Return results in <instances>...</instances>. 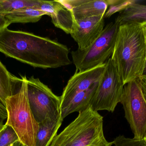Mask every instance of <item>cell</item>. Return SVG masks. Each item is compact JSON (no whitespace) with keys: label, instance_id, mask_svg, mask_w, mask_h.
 <instances>
[{"label":"cell","instance_id":"1","mask_svg":"<svg viewBox=\"0 0 146 146\" xmlns=\"http://www.w3.org/2000/svg\"><path fill=\"white\" fill-rule=\"evenodd\" d=\"M0 52L35 68L56 69L72 64L70 50L56 40L8 28L0 32Z\"/></svg>","mask_w":146,"mask_h":146},{"label":"cell","instance_id":"2","mask_svg":"<svg viewBox=\"0 0 146 146\" xmlns=\"http://www.w3.org/2000/svg\"><path fill=\"white\" fill-rule=\"evenodd\" d=\"M111 60L124 85L142 76L146 61L143 25L127 22L119 26Z\"/></svg>","mask_w":146,"mask_h":146},{"label":"cell","instance_id":"3","mask_svg":"<svg viewBox=\"0 0 146 146\" xmlns=\"http://www.w3.org/2000/svg\"><path fill=\"white\" fill-rule=\"evenodd\" d=\"M104 134L103 117L91 106L53 140L50 146H112Z\"/></svg>","mask_w":146,"mask_h":146},{"label":"cell","instance_id":"4","mask_svg":"<svg viewBox=\"0 0 146 146\" xmlns=\"http://www.w3.org/2000/svg\"><path fill=\"white\" fill-rule=\"evenodd\" d=\"M19 91L5 101L7 119L5 125L11 127L22 145L36 146L38 123L33 116L28 100L27 78L21 77Z\"/></svg>","mask_w":146,"mask_h":146},{"label":"cell","instance_id":"5","mask_svg":"<svg viewBox=\"0 0 146 146\" xmlns=\"http://www.w3.org/2000/svg\"><path fill=\"white\" fill-rule=\"evenodd\" d=\"M119 26L111 22L106 25L98 38L85 49L71 52L76 72L91 69L105 63L111 56L118 33Z\"/></svg>","mask_w":146,"mask_h":146},{"label":"cell","instance_id":"6","mask_svg":"<svg viewBox=\"0 0 146 146\" xmlns=\"http://www.w3.org/2000/svg\"><path fill=\"white\" fill-rule=\"evenodd\" d=\"M124 85L115 65L110 58L106 62L90 106L98 112L104 110L114 112L121 103Z\"/></svg>","mask_w":146,"mask_h":146},{"label":"cell","instance_id":"7","mask_svg":"<svg viewBox=\"0 0 146 146\" xmlns=\"http://www.w3.org/2000/svg\"><path fill=\"white\" fill-rule=\"evenodd\" d=\"M134 139L143 140L146 133V100L138 79L124 85L121 103Z\"/></svg>","mask_w":146,"mask_h":146},{"label":"cell","instance_id":"8","mask_svg":"<svg viewBox=\"0 0 146 146\" xmlns=\"http://www.w3.org/2000/svg\"><path fill=\"white\" fill-rule=\"evenodd\" d=\"M27 90L31 109L38 123L61 115L60 97L56 95L39 79L33 76L27 79Z\"/></svg>","mask_w":146,"mask_h":146},{"label":"cell","instance_id":"9","mask_svg":"<svg viewBox=\"0 0 146 146\" xmlns=\"http://www.w3.org/2000/svg\"><path fill=\"white\" fill-rule=\"evenodd\" d=\"M104 16L75 19L71 36L78 45V49L83 50L92 44L104 28Z\"/></svg>","mask_w":146,"mask_h":146},{"label":"cell","instance_id":"10","mask_svg":"<svg viewBox=\"0 0 146 146\" xmlns=\"http://www.w3.org/2000/svg\"><path fill=\"white\" fill-rule=\"evenodd\" d=\"M106 63L88 70L75 72L64 88L60 96L61 100L77 93L86 91L98 82L104 71Z\"/></svg>","mask_w":146,"mask_h":146},{"label":"cell","instance_id":"11","mask_svg":"<svg viewBox=\"0 0 146 146\" xmlns=\"http://www.w3.org/2000/svg\"><path fill=\"white\" fill-rule=\"evenodd\" d=\"M34 8L50 16L52 22L56 27L61 29L67 34H70L74 17L72 10L60 1H40L39 5Z\"/></svg>","mask_w":146,"mask_h":146},{"label":"cell","instance_id":"12","mask_svg":"<svg viewBox=\"0 0 146 146\" xmlns=\"http://www.w3.org/2000/svg\"><path fill=\"white\" fill-rule=\"evenodd\" d=\"M60 1L72 10L76 19L104 16L109 6L108 0H62Z\"/></svg>","mask_w":146,"mask_h":146},{"label":"cell","instance_id":"13","mask_svg":"<svg viewBox=\"0 0 146 146\" xmlns=\"http://www.w3.org/2000/svg\"><path fill=\"white\" fill-rule=\"evenodd\" d=\"M98 82L86 91L77 93L67 98L61 100V113L63 119L72 113H80L90 107Z\"/></svg>","mask_w":146,"mask_h":146},{"label":"cell","instance_id":"14","mask_svg":"<svg viewBox=\"0 0 146 146\" xmlns=\"http://www.w3.org/2000/svg\"><path fill=\"white\" fill-rule=\"evenodd\" d=\"M61 115L55 118H47L38 123L36 146H50L63 122Z\"/></svg>","mask_w":146,"mask_h":146},{"label":"cell","instance_id":"15","mask_svg":"<svg viewBox=\"0 0 146 146\" xmlns=\"http://www.w3.org/2000/svg\"><path fill=\"white\" fill-rule=\"evenodd\" d=\"M21 79L13 75L0 61V102L5 107V101L15 94V86L20 85Z\"/></svg>","mask_w":146,"mask_h":146},{"label":"cell","instance_id":"16","mask_svg":"<svg viewBox=\"0 0 146 146\" xmlns=\"http://www.w3.org/2000/svg\"><path fill=\"white\" fill-rule=\"evenodd\" d=\"M138 1L129 5L124 10L120 12L115 20V23L120 26L127 22L146 23V11L144 5Z\"/></svg>","mask_w":146,"mask_h":146},{"label":"cell","instance_id":"17","mask_svg":"<svg viewBox=\"0 0 146 146\" xmlns=\"http://www.w3.org/2000/svg\"><path fill=\"white\" fill-rule=\"evenodd\" d=\"M45 15L44 12L34 7H27L12 12L5 16L10 24L15 23L25 24L37 22Z\"/></svg>","mask_w":146,"mask_h":146},{"label":"cell","instance_id":"18","mask_svg":"<svg viewBox=\"0 0 146 146\" xmlns=\"http://www.w3.org/2000/svg\"><path fill=\"white\" fill-rule=\"evenodd\" d=\"M40 0H0V14L6 15L27 7H35Z\"/></svg>","mask_w":146,"mask_h":146},{"label":"cell","instance_id":"19","mask_svg":"<svg viewBox=\"0 0 146 146\" xmlns=\"http://www.w3.org/2000/svg\"><path fill=\"white\" fill-rule=\"evenodd\" d=\"M19 141V137L13 129L4 124L0 131V146L11 145Z\"/></svg>","mask_w":146,"mask_h":146},{"label":"cell","instance_id":"20","mask_svg":"<svg viewBox=\"0 0 146 146\" xmlns=\"http://www.w3.org/2000/svg\"><path fill=\"white\" fill-rule=\"evenodd\" d=\"M137 1H120V0H108L109 6L106 13L104 15L105 18H110L112 15L118 12H122L127 8L129 5L134 3Z\"/></svg>","mask_w":146,"mask_h":146},{"label":"cell","instance_id":"21","mask_svg":"<svg viewBox=\"0 0 146 146\" xmlns=\"http://www.w3.org/2000/svg\"><path fill=\"white\" fill-rule=\"evenodd\" d=\"M113 146H146L145 140L126 138L124 135H120L117 137L113 141Z\"/></svg>","mask_w":146,"mask_h":146},{"label":"cell","instance_id":"22","mask_svg":"<svg viewBox=\"0 0 146 146\" xmlns=\"http://www.w3.org/2000/svg\"><path fill=\"white\" fill-rule=\"evenodd\" d=\"M11 25L6 19L5 15L0 14V32L7 28L8 27Z\"/></svg>","mask_w":146,"mask_h":146},{"label":"cell","instance_id":"23","mask_svg":"<svg viewBox=\"0 0 146 146\" xmlns=\"http://www.w3.org/2000/svg\"><path fill=\"white\" fill-rule=\"evenodd\" d=\"M137 79L139 82L142 93L146 100V79L143 76H141Z\"/></svg>","mask_w":146,"mask_h":146},{"label":"cell","instance_id":"24","mask_svg":"<svg viewBox=\"0 0 146 146\" xmlns=\"http://www.w3.org/2000/svg\"><path fill=\"white\" fill-rule=\"evenodd\" d=\"M7 112L6 107L0 102V119L2 121L7 120Z\"/></svg>","mask_w":146,"mask_h":146},{"label":"cell","instance_id":"25","mask_svg":"<svg viewBox=\"0 0 146 146\" xmlns=\"http://www.w3.org/2000/svg\"><path fill=\"white\" fill-rule=\"evenodd\" d=\"M4 124H3V121L0 119V131L4 127Z\"/></svg>","mask_w":146,"mask_h":146},{"label":"cell","instance_id":"26","mask_svg":"<svg viewBox=\"0 0 146 146\" xmlns=\"http://www.w3.org/2000/svg\"><path fill=\"white\" fill-rule=\"evenodd\" d=\"M21 145H22V144H21V143L19 141H17V142H16V143L13 144L12 146H21Z\"/></svg>","mask_w":146,"mask_h":146},{"label":"cell","instance_id":"27","mask_svg":"<svg viewBox=\"0 0 146 146\" xmlns=\"http://www.w3.org/2000/svg\"><path fill=\"white\" fill-rule=\"evenodd\" d=\"M142 76H146V61L145 64V67H144V71H143V74Z\"/></svg>","mask_w":146,"mask_h":146},{"label":"cell","instance_id":"28","mask_svg":"<svg viewBox=\"0 0 146 146\" xmlns=\"http://www.w3.org/2000/svg\"><path fill=\"white\" fill-rule=\"evenodd\" d=\"M142 25H143V29H144V32H145L146 37V23L142 24Z\"/></svg>","mask_w":146,"mask_h":146},{"label":"cell","instance_id":"29","mask_svg":"<svg viewBox=\"0 0 146 146\" xmlns=\"http://www.w3.org/2000/svg\"><path fill=\"white\" fill-rule=\"evenodd\" d=\"M144 140H145V141H146V133L145 134V139H144Z\"/></svg>","mask_w":146,"mask_h":146},{"label":"cell","instance_id":"30","mask_svg":"<svg viewBox=\"0 0 146 146\" xmlns=\"http://www.w3.org/2000/svg\"><path fill=\"white\" fill-rule=\"evenodd\" d=\"M144 7H145V10L146 11V5H145V6H144Z\"/></svg>","mask_w":146,"mask_h":146},{"label":"cell","instance_id":"31","mask_svg":"<svg viewBox=\"0 0 146 146\" xmlns=\"http://www.w3.org/2000/svg\"><path fill=\"white\" fill-rule=\"evenodd\" d=\"M143 77H144V78H145V79H146V76H143Z\"/></svg>","mask_w":146,"mask_h":146},{"label":"cell","instance_id":"32","mask_svg":"<svg viewBox=\"0 0 146 146\" xmlns=\"http://www.w3.org/2000/svg\"><path fill=\"white\" fill-rule=\"evenodd\" d=\"M12 145H9V146H12Z\"/></svg>","mask_w":146,"mask_h":146},{"label":"cell","instance_id":"33","mask_svg":"<svg viewBox=\"0 0 146 146\" xmlns=\"http://www.w3.org/2000/svg\"><path fill=\"white\" fill-rule=\"evenodd\" d=\"M21 146H24V145H21Z\"/></svg>","mask_w":146,"mask_h":146}]
</instances>
